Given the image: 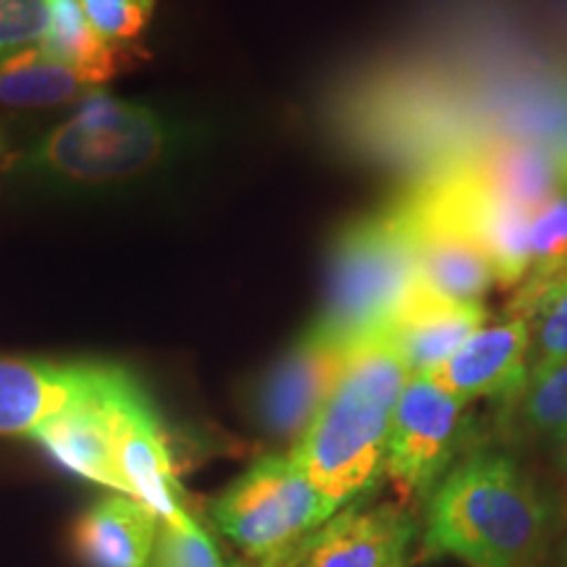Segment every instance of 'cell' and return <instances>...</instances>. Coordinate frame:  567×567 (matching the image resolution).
<instances>
[{
	"label": "cell",
	"mask_w": 567,
	"mask_h": 567,
	"mask_svg": "<svg viewBox=\"0 0 567 567\" xmlns=\"http://www.w3.org/2000/svg\"><path fill=\"white\" fill-rule=\"evenodd\" d=\"M408 375L386 337L358 344L321 413L289 452L331 515L368 496L384 473L394 408Z\"/></svg>",
	"instance_id": "7a4b0ae2"
},
{
	"label": "cell",
	"mask_w": 567,
	"mask_h": 567,
	"mask_svg": "<svg viewBox=\"0 0 567 567\" xmlns=\"http://www.w3.org/2000/svg\"><path fill=\"white\" fill-rule=\"evenodd\" d=\"M417 284L415 239L400 210L358 218L337 237L318 323L352 347L386 337Z\"/></svg>",
	"instance_id": "277c9868"
},
{
	"label": "cell",
	"mask_w": 567,
	"mask_h": 567,
	"mask_svg": "<svg viewBox=\"0 0 567 567\" xmlns=\"http://www.w3.org/2000/svg\"><path fill=\"white\" fill-rule=\"evenodd\" d=\"M415 517L405 505L358 499L295 542L297 567H408Z\"/></svg>",
	"instance_id": "ba28073f"
},
{
	"label": "cell",
	"mask_w": 567,
	"mask_h": 567,
	"mask_svg": "<svg viewBox=\"0 0 567 567\" xmlns=\"http://www.w3.org/2000/svg\"><path fill=\"white\" fill-rule=\"evenodd\" d=\"M118 415V471L126 481V492L134 499L151 507L161 523H187L189 515L184 507L182 488L176 484L172 457L158 417L137 381L126 375L116 396Z\"/></svg>",
	"instance_id": "30bf717a"
},
{
	"label": "cell",
	"mask_w": 567,
	"mask_h": 567,
	"mask_svg": "<svg viewBox=\"0 0 567 567\" xmlns=\"http://www.w3.org/2000/svg\"><path fill=\"white\" fill-rule=\"evenodd\" d=\"M126 371L111 365L109 375L95 392L80 396L48 417L30 439L45 446L51 455L76 476L126 492V481L118 471V415L116 396Z\"/></svg>",
	"instance_id": "9c48e42d"
},
{
	"label": "cell",
	"mask_w": 567,
	"mask_h": 567,
	"mask_svg": "<svg viewBox=\"0 0 567 567\" xmlns=\"http://www.w3.org/2000/svg\"><path fill=\"white\" fill-rule=\"evenodd\" d=\"M488 323L484 302H455L417 289L389 329L386 339L410 373H431Z\"/></svg>",
	"instance_id": "4fadbf2b"
},
{
	"label": "cell",
	"mask_w": 567,
	"mask_h": 567,
	"mask_svg": "<svg viewBox=\"0 0 567 567\" xmlns=\"http://www.w3.org/2000/svg\"><path fill=\"white\" fill-rule=\"evenodd\" d=\"M51 24L48 0H0V53L38 45Z\"/></svg>",
	"instance_id": "cb8c5ba5"
},
{
	"label": "cell",
	"mask_w": 567,
	"mask_h": 567,
	"mask_svg": "<svg viewBox=\"0 0 567 567\" xmlns=\"http://www.w3.org/2000/svg\"><path fill=\"white\" fill-rule=\"evenodd\" d=\"M158 515L134 496H105L74 526L84 567H147L158 538Z\"/></svg>",
	"instance_id": "5bb4252c"
},
{
	"label": "cell",
	"mask_w": 567,
	"mask_h": 567,
	"mask_svg": "<svg viewBox=\"0 0 567 567\" xmlns=\"http://www.w3.org/2000/svg\"><path fill=\"white\" fill-rule=\"evenodd\" d=\"M260 567H297L295 544H289V547H284L279 551H274V555L264 557V565H260Z\"/></svg>",
	"instance_id": "484cf974"
},
{
	"label": "cell",
	"mask_w": 567,
	"mask_h": 567,
	"mask_svg": "<svg viewBox=\"0 0 567 567\" xmlns=\"http://www.w3.org/2000/svg\"><path fill=\"white\" fill-rule=\"evenodd\" d=\"M471 176L486 195L520 208H536L547 197L563 193L555 163L530 140H507L496 145Z\"/></svg>",
	"instance_id": "2e32d148"
},
{
	"label": "cell",
	"mask_w": 567,
	"mask_h": 567,
	"mask_svg": "<svg viewBox=\"0 0 567 567\" xmlns=\"http://www.w3.org/2000/svg\"><path fill=\"white\" fill-rule=\"evenodd\" d=\"M92 87L74 69L40 45H24L0 53V103L59 105L84 95Z\"/></svg>",
	"instance_id": "e0dca14e"
},
{
	"label": "cell",
	"mask_w": 567,
	"mask_h": 567,
	"mask_svg": "<svg viewBox=\"0 0 567 567\" xmlns=\"http://www.w3.org/2000/svg\"><path fill=\"white\" fill-rule=\"evenodd\" d=\"M455 400L505 402L528 381V323L507 313L486 323L446 363L425 373Z\"/></svg>",
	"instance_id": "8fae6325"
},
{
	"label": "cell",
	"mask_w": 567,
	"mask_h": 567,
	"mask_svg": "<svg viewBox=\"0 0 567 567\" xmlns=\"http://www.w3.org/2000/svg\"><path fill=\"white\" fill-rule=\"evenodd\" d=\"M509 313L528 323V375L567 363V276L520 281Z\"/></svg>",
	"instance_id": "ac0fdd59"
},
{
	"label": "cell",
	"mask_w": 567,
	"mask_h": 567,
	"mask_svg": "<svg viewBox=\"0 0 567 567\" xmlns=\"http://www.w3.org/2000/svg\"><path fill=\"white\" fill-rule=\"evenodd\" d=\"M502 434L509 442H542L567 431V363L528 375L517 394L499 402Z\"/></svg>",
	"instance_id": "d6986e66"
},
{
	"label": "cell",
	"mask_w": 567,
	"mask_h": 567,
	"mask_svg": "<svg viewBox=\"0 0 567 567\" xmlns=\"http://www.w3.org/2000/svg\"><path fill=\"white\" fill-rule=\"evenodd\" d=\"M405 224L413 231L417 279L425 292L442 297V300L481 302L496 276L492 260L486 258L476 239L460 229H446V226H415L408 218Z\"/></svg>",
	"instance_id": "9a60e30c"
},
{
	"label": "cell",
	"mask_w": 567,
	"mask_h": 567,
	"mask_svg": "<svg viewBox=\"0 0 567 567\" xmlns=\"http://www.w3.org/2000/svg\"><path fill=\"white\" fill-rule=\"evenodd\" d=\"M557 509L513 452L473 446L425 499L423 555L467 567H542Z\"/></svg>",
	"instance_id": "6da1fadb"
},
{
	"label": "cell",
	"mask_w": 567,
	"mask_h": 567,
	"mask_svg": "<svg viewBox=\"0 0 567 567\" xmlns=\"http://www.w3.org/2000/svg\"><path fill=\"white\" fill-rule=\"evenodd\" d=\"M182 145L166 113L145 103L92 95L66 122L42 134L21 158V174L63 193L118 187L158 172Z\"/></svg>",
	"instance_id": "3957f363"
},
{
	"label": "cell",
	"mask_w": 567,
	"mask_h": 567,
	"mask_svg": "<svg viewBox=\"0 0 567 567\" xmlns=\"http://www.w3.org/2000/svg\"><path fill=\"white\" fill-rule=\"evenodd\" d=\"M147 567H224L221 551L195 517L172 526L161 523Z\"/></svg>",
	"instance_id": "7402d4cb"
},
{
	"label": "cell",
	"mask_w": 567,
	"mask_h": 567,
	"mask_svg": "<svg viewBox=\"0 0 567 567\" xmlns=\"http://www.w3.org/2000/svg\"><path fill=\"white\" fill-rule=\"evenodd\" d=\"M51 24L40 45L66 63L90 87L109 82L118 69V53L92 30L80 0H48Z\"/></svg>",
	"instance_id": "ffe728a7"
},
{
	"label": "cell",
	"mask_w": 567,
	"mask_h": 567,
	"mask_svg": "<svg viewBox=\"0 0 567 567\" xmlns=\"http://www.w3.org/2000/svg\"><path fill=\"white\" fill-rule=\"evenodd\" d=\"M153 3L155 0H80L92 30L118 53L151 24Z\"/></svg>",
	"instance_id": "603a6c76"
},
{
	"label": "cell",
	"mask_w": 567,
	"mask_h": 567,
	"mask_svg": "<svg viewBox=\"0 0 567 567\" xmlns=\"http://www.w3.org/2000/svg\"><path fill=\"white\" fill-rule=\"evenodd\" d=\"M467 444L471 415L465 402L429 375L410 373L396 400L384 460V476L400 494V505H425L439 481L465 455Z\"/></svg>",
	"instance_id": "8992f818"
},
{
	"label": "cell",
	"mask_w": 567,
	"mask_h": 567,
	"mask_svg": "<svg viewBox=\"0 0 567 567\" xmlns=\"http://www.w3.org/2000/svg\"><path fill=\"white\" fill-rule=\"evenodd\" d=\"M329 507L292 455L252 463L213 502V520L250 557H268L323 526Z\"/></svg>",
	"instance_id": "5b68a950"
},
{
	"label": "cell",
	"mask_w": 567,
	"mask_h": 567,
	"mask_svg": "<svg viewBox=\"0 0 567 567\" xmlns=\"http://www.w3.org/2000/svg\"><path fill=\"white\" fill-rule=\"evenodd\" d=\"M559 276H567V268H565V271H563V274H559ZM551 279H555V276H551Z\"/></svg>",
	"instance_id": "4316f807"
},
{
	"label": "cell",
	"mask_w": 567,
	"mask_h": 567,
	"mask_svg": "<svg viewBox=\"0 0 567 567\" xmlns=\"http://www.w3.org/2000/svg\"><path fill=\"white\" fill-rule=\"evenodd\" d=\"M547 452L551 473H555L559 488V507H563V515L567 517V431L557 434L555 439H549Z\"/></svg>",
	"instance_id": "d4e9b609"
},
{
	"label": "cell",
	"mask_w": 567,
	"mask_h": 567,
	"mask_svg": "<svg viewBox=\"0 0 567 567\" xmlns=\"http://www.w3.org/2000/svg\"><path fill=\"white\" fill-rule=\"evenodd\" d=\"M528 264L526 279H551L567 268V193H555L530 210Z\"/></svg>",
	"instance_id": "44dd1931"
},
{
	"label": "cell",
	"mask_w": 567,
	"mask_h": 567,
	"mask_svg": "<svg viewBox=\"0 0 567 567\" xmlns=\"http://www.w3.org/2000/svg\"><path fill=\"white\" fill-rule=\"evenodd\" d=\"M109 371L105 363L0 358V434L32 436L48 417L95 392Z\"/></svg>",
	"instance_id": "7c38bea8"
},
{
	"label": "cell",
	"mask_w": 567,
	"mask_h": 567,
	"mask_svg": "<svg viewBox=\"0 0 567 567\" xmlns=\"http://www.w3.org/2000/svg\"><path fill=\"white\" fill-rule=\"evenodd\" d=\"M352 352L354 347L323 323L310 326L255 389L252 413L260 429L276 442H300L334 392Z\"/></svg>",
	"instance_id": "52a82bcc"
}]
</instances>
